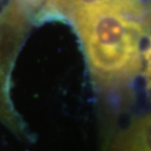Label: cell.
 I'll use <instances>...</instances> for the list:
<instances>
[{
  "label": "cell",
  "mask_w": 151,
  "mask_h": 151,
  "mask_svg": "<svg viewBox=\"0 0 151 151\" xmlns=\"http://www.w3.org/2000/svg\"><path fill=\"white\" fill-rule=\"evenodd\" d=\"M113 1L115 0H49L48 6L75 18L80 14L108 6Z\"/></svg>",
  "instance_id": "cell-3"
},
{
  "label": "cell",
  "mask_w": 151,
  "mask_h": 151,
  "mask_svg": "<svg viewBox=\"0 0 151 151\" xmlns=\"http://www.w3.org/2000/svg\"><path fill=\"white\" fill-rule=\"evenodd\" d=\"M104 151H151V113L130 121L110 139Z\"/></svg>",
  "instance_id": "cell-2"
},
{
  "label": "cell",
  "mask_w": 151,
  "mask_h": 151,
  "mask_svg": "<svg viewBox=\"0 0 151 151\" xmlns=\"http://www.w3.org/2000/svg\"><path fill=\"white\" fill-rule=\"evenodd\" d=\"M142 60H143V75L146 76L148 85L151 88V35L148 37V43L143 49L142 54Z\"/></svg>",
  "instance_id": "cell-4"
},
{
  "label": "cell",
  "mask_w": 151,
  "mask_h": 151,
  "mask_svg": "<svg viewBox=\"0 0 151 151\" xmlns=\"http://www.w3.org/2000/svg\"><path fill=\"white\" fill-rule=\"evenodd\" d=\"M74 20L92 76L100 85L127 82L142 70L147 28L127 15L118 0L80 14Z\"/></svg>",
  "instance_id": "cell-1"
}]
</instances>
